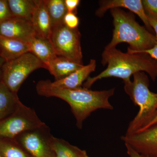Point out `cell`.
Wrapping results in <instances>:
<instances>
[{"mask_svg": "<svg viewBox=\"0 0 157 157\" xmlns=\"http://www.w3.org/2000/svg\"><path fill=\"white\" fill-rule=\"evenodd\" d=\"M36 89L39 95L56 97L67 102L71 107L78 129L82 128L83 121L97 109H113L109 99L114 94L115 88L101 91L92 90L83 87L74 89H60L51 85L48 79L38 82Z\"/></svg>", "mask_w": 157, "mask_h": 157, "instance_id": "1", "label": "cell"}, {"mask_svg": "<svg viewBox=\"0 0 157 157\" xmlns=\"http://www.w3.org/2000/svg\"><path fill=\"white\" fill-rule=\"evenodd\" d=\"M101 63L107 68L100 74L89 77L82 86L89 89L96 81L103 78L117 77L124 81L138 72H146L153 81L157 77V60L146 53H126L116 48H104L102 54Z\"/></svg>", "mask_w": 157, "mask_h": 157, "instance_id": "2", "label": "cell"}, {"mask_svg": "<svg viewBox=\"0 0 157 157\" xmlns=\"http://www.w3.org/2000/svg\"><path fill=\"white\" fill-rule=\"evenodd\" d=\"M114 26L111 41L104 48H116L121 43L128 44V52L139 53L152 48L157 43L156 37L136 21L133 13L121 9L110 10Z\"/></svg>", "mask_w": 157, "mask_h": 157, "instance_id": "3", "label": "cell"}, {"mask_svg": "<svg viewBox=\"0 0 157 157\" xmlns=\"http://www.w3.org/2000/svg\"><path fill=\"white\" fill-rule=\"evenodd\" d=\"M133 80L124 81V90L132 102L139 107L138 113L129 124L126 136L137 133L147 124L157 114V93L149 89V80L144 72L133 75Z\"/></svg>", "mask_w": 157, "mask_h": 157, "instance_id": "4", "label": "cell"}, {"mask_svg": "<svg viewBox=\"0 0 157 157\" xmlns=\"http://www.w3.org/2000/svg\"><path fill=\"white\" fill-rule=\"evenodd\" d=\"M46 67L30 52L17 58L5 62L2 69V81L10 90L17 94L23 82L31 73Z\"/></svg>", "mask_w": 157, "mask_h": 157, "instance_id": "5", "label": "cell"}, {"mask_svg": "<svg viewBox=\"0 0 157 157\" xmlns=\"http://www.w3.org/2000/svg\"><path fill=\"white\" fill-rule=\"evenodd\" d=\"M49 40L57 56L83 64L81 34L78 28H69L64 23L56 26L52 28Z\"/></svg>", "mask_w": 157, "mask_h": 157, "instance_id": "6", "label": "cell"}, {"mask_svg": "<svg viewBox=\"0 0 157 157\" xmlns=\"http://www.w3.org/2000/svg\"><path fill=\"white\" fill-rule=\"evenodd\" d=\"M45 124L33 109L21 102L12 114L0 121V138L14 139L23 132Z\"/></svg>", "mask_w": 157, "mask_h": 157, "instance_id": "7", "label": "cell"}, {"mask_svg": "<svg viewBox=\"0 0 157 157\" xmlns=\"http://www.w3.org/2000/svg\"><path fill=\"white\" fill-rule=\"evenodd\" d=\"M49 128L44 125L20 134L14 139L32 157H56L51 145Z\"/></svg>", "mask_w": 157, "mask_h": 157, "instance_id": "8", "label": "cell"}, {"mask_svg": "<svg viewBox=\"0 0 157 157\" xmlns=\"http://www.w3.org/2000/svg\"><path fill=\"white\" fill-rule=\"evenodd\" d=\"M121 139L139 153L157 157V124L134 135L122 136Z\"/></svg>", "mask_w": 157, "mask_h": 157, "instance_id": "9", "label": "cell"}, {"mask_svg": "<svg viewBox=\"0 0 157 157\" xmlns=\"http://www.w3.org/2000/svg\"><path fill=\"white\" fill-rule=\"evenodd\" d=\"M0 35L27 43L36 36L31 21L14 17L0 25Z\"/></svg>", "mask_w": 157, "mask_h": 157, "instance_id": "10", "label": "cell"}, {"mask_svg": "<svg viewBox=\"0 0 157 157\" xmlns=\"http://www.w3.org/2000/svg\"><path fill=\"white\" fill-rule=\"evenodd\" d=\"M99 7L96 11L98 17H102L108 10L125 8L140 17L149 32H153L150 25L147 15L144 11L141 0H102L99 2Z\"/></svg>", "mask_w": 157, "mask_h": 157, "instance_id": "11", "label": "cell"}, {"mask_svg": "<svg viewBox=\"0 0 157 157\" xmlns=\"http://www.w3.org/2000/svg\"><path fill=\"white\" fill-rule=\"evenodd\" d=\"M96 61L91 59L89 63L84 65L81 68L64 78L49 82L53 87L65 89H74L81 87L84 82L89 77V75L96 70Z\"/></svg>", "mask_w": 157, "mask_h": 157, "instance_id": "12", "label": "cell"}, {"mask_svg": "<svg viewBox=\"0 0 157 157\" xmlns=\"http://www.w3.org/2000/svg\"><path fill=\"white\" fill-rule=\"evenodd\" d=\"M31 21L37 36L49 39L52 27L45 0H36Z\"/></svg>", "mask_w": 157, "mask_h": 157, "instance_id": "13", "label": "cell"}, {"mask_svg": "<svg viewBox=\"0 0 157 157\" xmlns=\"http://www.w3.org/2000/svg\"><path fill=\"white\" fill-rule=\"evenodd\" d=\"M29 52L33 54L45 65L47 69L49 62L57 56L53 45L49 39L36 36L27 42Z\"/></svg>", "mask_w": 157, "mask_h": 157, "instance_id": "14", "label": "cell"}, {"mask_svg": "<svg viewBox=\"0 0 157 157\" xmlns=\"http://www.w3.org/2000/svg\"><path fill=\"white\" fill-rule=\"evenodd\" d=\"M28 52H29V48L26 42L0 35V56L6 62L14 59Z\"/></svg>", "mask_w": 157, "mask_h": 157, "instance_id": "15", "label": "cell"}, {"mask_svg": "<svg viewBox=\"0 0 157 157\" xmlns=\"http://www.w3.org/2000/svg\"><path fill=\"white\" fill-rule=\"evenodd\" d=\"M83 66L66 58L57 56L49 62L47 70L54 76L56 80H58L69 76Z\"/></svg>", "mask_w": 157, "mask_h": 157, "instance_id": "16", "label": "cell"}, {"mask_svg": "<svg viewBox=\"0 0 157 157\" xmlns=\"http://www.w3.org/2000/svg\"><path fill=\"white\" fill-rule=\"evenodd\" d=\"M21 103L17 94L13 93L0 82V121L12 114Z\"/></svg>", "mask_w": 157, "mask_h": 157, "instance_id": "17", "label": "cell"}, {"mask_svg": "<svg viewBox=\"0 0 157 157\" xmlns=\"http://www.w3.org/2000/svg\"><path fill=\"white\" fill-rule=\"evenodd\" d=\"M51 145L56 157H84L87 153L84 150L72 145L63 139L52 136Z\"/></svg>", "mask_w": 157, "mask_h": 157, "instance_id": "18", "label": "cell"}, {"mask_svg": "<svg viewBox=\"0 0 157 157\" xmlns=\"http://www.w3.org/2000/svg\"><path fill=\"white\" fill-rule=\"evenodd\" d=\"M8 5L14 17L31 21L36 6V0H8Z\"/></svg>", "mask_w": 157, "mask_h": 157, "instance_id": "19", "label": "cell"}, {"mask_svg": "<svg viewBox=\"0 0 157 157\" xmlns=\"http://www.w3.org/2000/svg\"><path fill=\"white\" fill-rule=\"evenodd\" d=\"M45 2L52 28L64 23V17L67 13L64 0H45Z\"/></svg>", "mask_w": 157, "mask_h": 157, "instance_id": "20", "label": "cell"}, {"mask_svg": "<svg viewBox=\"0 0 157 157\" xmlns=\"http://www.w3.org/2000/svg\"><path fill=\"white\" fill-rule=\"evenodd\" d=\"M0 155L2 157H32L15 139L0 138Z\"/></svg>", "mask_w": 157, "mask_h": 157, "instance_id": "21", "label": "cell"}, {"mask_svg": "<svg viewBox=\"0 0 157 157\" xmlns=\"http://www.w3.org/2000/svg\"><path fill=\"white\" fill-rule=\"evenodd\" d=\"M13 17L9 9L8 1L0 0V25Z\"/></svg>", "mask_w": 157, "mask_h": 157, "instance_id": "22", "label": "cell"}, {"mask_svg": "<svg viewBox=\"0 0 157 157\" xmlns=\"http://www.w3.org/2000/svg\"><path fill=\"white\" fill-rule=\"evenodd\" d=\"M142 2L147 15L157 19V0H143Z\"/></svg>", "mask_w": 157, "mask_h": 157, "instance_id": "23", "label": "cell"}, {"mask_svg": "<svg viewBox=\"0 0 157 157\" xmlns=\"http://www.w3.org/2000/svg\"><path fill=\"white\" fill-rule=\"evenodd\" d=\"M64 24L69 28H78L79 20L78 17L73 12H67L65 15L63 20Z\"/></svg>", "mask_w": 157, "mask_h": 157, "instance_id": "24", "label": "cell"}, {"mask_svg": "<svg viewBox=\"0 0 157 157\" xmlns=\"http://www.w3.org/2000/svg\"><path fill=\"white\" fill-rule=\"evenodd\" d=\"M64 1L65 6L67 10V12H73L75 13L74 12L76 11L80 1L79 0H64Z\"/></svg>", "mask_w": 157, "mask_h": 157, "instance_id": "25", "label": "cell"}, {"mask_svg": "<svg viewBox=\"0 0 157 157\" xmlns=\"http://www.w3.org/2000/svg\"><path fill=\"white\" fill-rule=\"evenodd\" d=\"M125 145L126 147L127 153L130 157H154L141 154L137 152V151H136L134 149L132 148L131 146H129L128 144H125Z\"/></svg>", "mask_w": 157, "mask_h": 157, "instance_id": "26", "label": "cell"}, {"mask_svg": "<svg viewBox=\"0 0 157 157\" xmlns=\"http://www.w3.org/2000/svg\"><path fill=\"white\" fill-rule=\"evenodd\" d=\"M139 53H146L150 56L153 58L157 60V43L151 49L141 52Z\"/></svg>", "mask_w": 157, "mask_h": 157, "instance_id": "27", "label": "cell"}, {"mask_svg": "<svg viewBox=\"0 0 157 157\" xmlns=\"http://www.w3.org/2000/svg\"><path fill=\"white\" fill-rule=\"evenodd\" d=\"M149 21L150 25L152 29L154 31L156 34V37L157 40V19L155 17H151V16H148Z\"/></svg>", "mask_w": 157, "mask_h": 157, "instance_id": "28", "label": "cell"}, {"mask_svg": "<svg viewBox=\"0 0 157 157\" xmlns=\"http://www.w3.org/2000/svg\"><path fill=\"white\" fill-rule=\"evenodd\" d=\"M157 124V114L156 116L146 126L144 127V128H143L142 129V130H140V131H139V132H142V131H144V130L148 128H150V127L152 126L155 125Z\"/></svg>", "mask_w": 157, "mask_h": 157, "instance_id": "29", "label": "cell"}, {"mask_svg": "<svg viewBox=\"0 0 157 157\" xmlns=\"http://www.w3.org/2000/svg\"><path fill=\"white\" fill-rule=\"evenodd\" d=\"M6 62V61L5 59L0 56V82L2 81V69L3 65Z\"/></svg>", "mask_w": 157, "mask_h": 157, "instance_id": "30", "label": "cell"}, {"mask_svg": "<svg viewBox=\"0 0 157 157\" xmlns=\"http://www.w3.org/2000/svg\"><path fill=\"white\" fill-rule=\"evenodd\" d=\"M84 157H89L88 156V155L87 154H86V155Z\"/></svg>", "mask_w": 157, "mask_h": 157, "instance_id": "31", "label": "cell"}, {"mask_svg": "<svg viewBox=\"0 0 157 157\" xmlns=\"http://www.w3.org/2000/svg\"><path fill=\"white\" fill-rule=\"evenodd\" d=\"M0 157H2V156H1V155H0Z\"/></svg>", "mask_w": 157, "mask_h": 157, "instance_id": "32", "label": "cell"}]
</instances>
